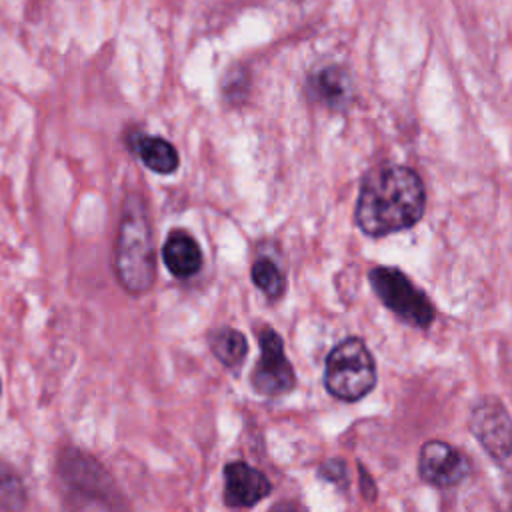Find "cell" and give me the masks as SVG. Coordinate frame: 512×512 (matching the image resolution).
Masks as SVG:
<instances>
[{"label": "cell", "mask_w": 512, "mask_h": 512, "mask_svg": "<svg viewBox=\"0 0 512 512\" xmlns=\"http://www.w3.org/2000/svg\"><path fill=\"white\" fill-rule=\"evenodd\" d=\"M426 208L424 184L408 166L370 170L360 186L356 224L368 236H386L414 226Z\"/></svg>", "instance_id": "cell-1"}, {"label": "cell", "mask_w": 512, "mask_h": 512, "mask_svg": "<svg viewBox=\"0 0 512 512\" xmlns=\"http://www.w3.org/2000/svg\"><path fill=\"white\" fill-rule=\"evenodd\" d=\"M114 272L118 284L132 296L148 292L154 284L156 256L152 228L142 202L134 196L124 204L114 248Z\"/></svg>", "instance_id": "cell-2"}, {"label": "cell", "mask_w": 512, "mask_h": 512, "mask_svg": "<svg viewBox=\"0 0 512 512\" xmlns=\"http://www.w3.org/2000/svg\"><path fill=\"white\" fill-rule=\"evenodd\" d=\"M376 386V364L360 338H346L326 356L324 388L338 400L354 402Z\"/></svg>", "instance_id": "cell-3"}, {"label": "cell", "mask_w": 512, "mask_h": 512, "mask_svg": "<svg viewBox=\"0 0 512 512\" xmlns=\"http://www.w3.org/2000/svg\"><path fill=\"white\" fill-rule=\"evenodd\" d=\"M368 280L376 296L398 318H402L404 322L416 328H428L432 324L436 316L432 302L400 270L378 266L368 272Z\"/></svg>", "instance_id": "cell-4"}, {"label": "cell", "mask_w": 512, "mask_h": 512, "mask_svg": "<svg viewBox=\"0 0 512 512\" xmlns=\"http://www.w3.org/2000/svg\"><path fill=\"white\" fill-rule=\"evenodd\" d=\"M58 476L66 490L76 498L106 504L112 502L114 482L100 466V462L82 450L68 448L60 454Z\"/></svg>", "instance_id": "cell-5"}, {"label": "cell", "mask_w": 512, "mask_h": 512, "mask_svg": "<svg viewBox=\"0 0 512 512\" xmlns=\"http://www.w3.org/2000/svg\"><path fill=\"white\" fill-rule=\"evenodd\" d=\"M258 342L260 358L252 370V386L264 396H280L290 392L296 384V376L284 352L282 338L270 326H264L258 332Z\"/></svg>", "instance_id": "cell-6"}, {"label": "cell", "mask_w": 512, "mask_h": 512, "mask_svg": "<svg viewBox=\"0 0 512 512\" xmlns=\"http://www.w3.org/2000/svg\"><path fill=\"white\" fill-rule=\"evenodd\" d=\"M470 432L498 462L512 454V420L496 398H482L470 414Z\"/></svg>", "instance_id": "cell-7"}, {"label": "cell", "mask_w": 512, "mask_h": 512, "mask_svg": "<svg viewBox=\"0 0 512 512\" xmlns=\"http://www.w3.org/2000/svg\"><path fill=\"white\" fill-rule=\"evenodd\" d=\"M470 470L468 458L454 446L442 440H428L420 448L418 472L420 478L436 488H450L460 484Z\"/></svg>", "instance_id": "cell-8"}, {"label": "cell", "mask_w": 512, "mask_h": 512, "mask_svg": "<svg viewBox=\"0 0 512 512\" xmlns=\"http://www.w3.org/2000/svg\"><path fill=\"white\" fill-rule=\"evenodd\" d=\"M272 490L270 480L246 462H230L224 468V502L234 508L254 506Z\"/></svg>", "instance_id": "cell-9"}, {"label": "cell", "mask_w": 512, "mask_h": 512, "mask_svg": "<svg viewBox=\"0 0 512 512\" xmlns=\"http://www.w3.org/2000/svg\"><path fill=\"white\" fill-rule=\"evenodd\" d=\"M308 92L322 106L344 110L352 100V82L342 66H324L308 76Z\"/></svg>", "instance_id": "cell-10"}, {"label": "cell", "mask_w": 512, "mask_h": 512, "mask_svg": "<svg viewBox=\"0 0 512 512\" xmlns=\"http://www.w3.org/2000/svg\"><path fill=\"white\" fill-rule=\"evenodd\" d=\"M162 260L172 276L190 278L202 268V250L184 230H172L162 246Z\"/></svg>", "instance_id": "cell-11"}, {"label": "cell", "mask_w": 512, "mask_h": 512, "mask_svg": "<svg viewBox=\"0 0 512 512\" xmlns=\"http://www.w3.org/2000/svg\"><path fill=\"white\" fill-rule=\"evenodd\" d=\"M134 150L140 160L158 174H172L178 168V152L176 148L158 136H138L134 140Z\"/></svg>", "instance_id": "cell-12"}, {"label": "cell", "mask_w": 512, "mask_h": 512, "mask_svg": "<svg viewBox=\"0 0 512 512\" xmlns=\"http://www.w3.org/2000/svg\"><path fill=\"white\" fill-rule=\"evenodd\" d=\"M210 348H212V354L224 366H238L246 356L248 344L242 332L224 326L210 336Z\"/></svg>", "instance_id": "cell-13"}, {"label": "cell", "mask_w": 512, "mask_h": 512, "mask_svg": "<svg viewBox=\"0 0 512 512\" xmlns=\"http://www.w3.org/2000/svg\"><path fill=\"white\" fill-rule=\"evenodd\" d=\"M252 280L272 300L282 296L284 284H286L284 274L270 258H260L252 264Z\"/></svg>", "instance_id": "cell-14"}, {"label": "cell", "mask_w": 512, "mask_h": 512, "mask_svg": "<svg viewBox=\"0 0 512 512\" xmlns=\"http://www.w3.org/2000/svg\"><path fill=\"white\" fill-rule=\"evenodd\" d=\"M248 88H250V76L244 66H234L226 72L222 80V92L228 102L232 104L244 102L248 96Z\"/></svg>", "instance_id": "cell-15"}, {"label": "cell", "mask_w": 512, "mask_h": 512, "mask_svg": "<svg viewBox=\"0 0 512 512\" xmlns=\"http://www.w3.org/2000/svg\"><path fill=\"white\" fill-rule=\"evenodd\" d=\"M318 474H320V478H324V480H328V482H334V484H338V486L346 484V480H348V478H346V466H344V462L338 460V458H332V460L324 462V464L320 466Z\"/></svg>", "instance_id": "cell-16"}, {"label": "cell", "mask_w": 512, "mask_h": 512, "mask_svg": "<svg viewBox=\"0 0 512 512\" xmlns=\"http://www.w3.org/2000/svg\"><path fill=\"white\" fill-rule=\"evenodd\" d=\"M358 472H360V488L366 500H374L376 498V484L372 480V476L366 472V468L362 464H358Z\"/></svg>", "instance_id": "cell-17"}, {"label": "cell", "mask_w": 512, "mask_h": 512, "mask_svg": "<svg viewBox=\"0 0 512 512\" xmlns=\"http://www.w3.org/2000/svg\"><path fill=\"white\" fill-rule=\"evenodd\" d=\"M272 512H298V508H296L294 504L286 502V504H282V506H276Z\"/></svg>", "instance_id": "cell-18"}, {"label": "cell", "mask_w": 512, "mask_h": 512, "mask_svg": "<svg viewBox=\"0 0 512 512\" xmlns=\"http://www.w3.org/2000/svg\"><path fill=\"white\" fill-rule=\"evenodd\" d=\"M0 394H2V382H0Z\"/></svg>", "instance_id": "cell-19"}]
</instances>
